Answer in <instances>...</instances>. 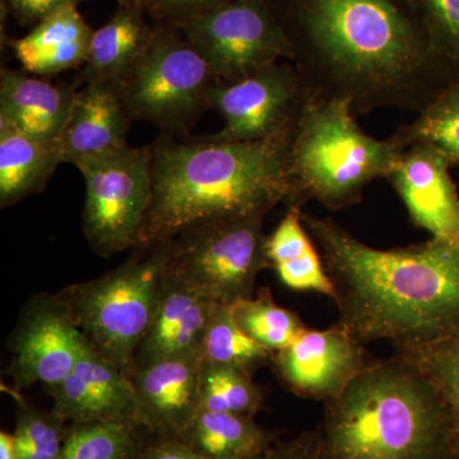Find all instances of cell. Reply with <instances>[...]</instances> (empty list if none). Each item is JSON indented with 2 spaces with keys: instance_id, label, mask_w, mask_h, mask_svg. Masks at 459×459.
<instances>
[{
  "instance_id": "obj_9",
  "label": "cell",
  "mask_w": 459,
  "mask_h": 459,
  "mask_svg": "<svg viewBox=\"0 0 459 459\" xmlns=\"http://www.w3.org/2000/svg\"><path fill=\"white\" fill-rule=\"evenodd\" d=\"M150 147H126L78 162L86 183L83 229L99 255L138 246L152 195Z\"/></svg>"
},
{
  "instance_id": "obj_11",
  "label": "cell",
  "mask_w": 459,
  "mask_h": 459,
  "mask_svg": "<svg viewBox=\"0 0 459 459\" xmlns=\"http://www.w3.org/2000/svg\"><path fill=\"white\" fill-rule=\"evenodd\" d=\"M312 98L309 87L290 60L272 63L235 82H217L210 108L223 128L204 138L219 142H255L283 137L294 129Z\"/></svg>"
},
{
  "instance_id": "obj_19",
  "label": "cell",
  "mask_w": 459,
  "mask_h": 459,
  "mask_svg": "<svg viewBox=\"0 0 459 459\" xmlns=\"http://www.w3.org/2000/svg\"><path fill=\"white\" fill-rule=\"evenodd\" d=\"M77 91L56 86L39 75L3 68L0 74V122L20 131L56 142Z\"/></svg>"
},
{
  "instance_id": "obj_28",
  "label": "cell",
  "mask_w": 459,
  "mask_h": 459,
  "mask_svg": "<svg viewBox=\"0 0 459 459\" xmlns=\"http://www.w3.org/2000/svg\"><path fill=\"white\" fill-rule=\"evenodd\" d=\"M262 403L263 392L252 371L202 362L201 410L252 418Z\"/></svg>"
},
{
  "instance_id": "obj_32",
  "label": "cell",
  "mask_w": 459,
  "mask_h": 459,
  "mask_svg": "<svg viewBox=\"0 0 459 459\" xmlns=\"http://www.w3.org/2000/svg\"><path fill=\"white\" fill-rule=\"evenodd\" d=\"M435 49L459 71V0H410Z\"/></svg>"
},
{
  "instance_id": "obj_23",
  "label": "cell",
  "mask_w": 459,
  "mask_h": 459,
  "mask_svg": "<svg viewBox=\"0 0 459 459\" xmlns=\"http://www.w3.org/2000/svg\"><path fill=\"white\" fill-rule=\"evenodd\" d=\"M140 9L120 8L93 31L84 63L87 83L117 84L146 49L155 27L148 26Z\"/></svg>"
},
{
  "instance_id": "obj_38",
  "label": "cell",
  "mask_w": 459,
  "mask_h": 459,
  "mask_svg": "<svg viewBox=\"0 0 459 459\" xmlns=\"http://www.w3.org/2000/svg\"><path fill=\"white\" fill-rule=\"evenodd\" d=\"M120 8L140 9L142 12L150 11L153 0H117Z\"/></svg>"
},
{
  "instance_id": "obj_10",
  "label": "cell",
  "mask_w": 459,
  "mask_h": 459,
  "mask_svg": "<svg viewBox=\"0 0 459 459\" xmlns=\"http://www.w3.org/2000/svg\"><path fill=\"white\" fill-rule=\"evenodd\" d=\"M177 29L222 82L292 60V50L268 0H226Z\"/></svg>"
},
{
  "instance_id": "obj_34",
  "label": "cell",
  "mask_w": 459,
  "mask_h": 459,
  "mask_svg": "<svg viewBox=\"0 0 459 459\" xmlns=\"http://www.w3.org/2000/svg\"><path fill=\"white\" fill-rule=\"evenodd\" d=\"M86 0H2L12 17L20 25H36L45 17L66 5H78Z\"/></svg>"
},
{
  "instance_id": "obj_14",
  "label": "cell",
  "mask_w": 459,
  "mask_h": 459,
  "mask_svg": "<svg viewBox=\"0 0 459 459\" xmlns=\"http://www.w3.org/2000/svg\"><path fill=\"white\" fill-rule=\"evenodd\" d=\"M49 392L53 411L63 421L74 425L137 422V395L132 377L108 360L82 333L74 369Z\"/></svg>"
},
{
  "instance_id": "obj_16",
  "label": "cell",
  "mask_w": 459,
  "mask_h": 459,
  "mask_svg": "<svg viewBox=\"0 0 459 459\" xmlns=\"http://www.w3.org/2000/svg\"><path fill=\"white\" fill-rule=\"evenodd\" d=\"M201 359L169 358L135 369L140 427L180 439L201 410Z\"/></svg>"
},
{
  "instance_id": "obj_36",
  "label": "cell",
  "mask_w": 459,
  "mask_h": 459,
  "mask_svg": "<svg viewBox=\"0 0 459 459\" xmlns=\"http://www.w3.org/2000/svg\"><path fill=\"white\" fill-rule=\"evenodd\" d=\"M140 459H207L198 455L178 437H164L152 446H147Z\"/></svg>"
},
{
  "instance_id": "obj_15",
  "label": "cell",
  "mask_w": 459,
  "mask_h": 459,
  "mask_svg": "<svg viewBox=\"0 0 459 459\" xmlns=\"http://www.w3.org/2000/svg\"><path fill=\"white\" fill-rule=\"evenodd\" d=\"M81 332L56 296L38 298L26 307L12 343L11 373L20 386L56 385L71 370L80 351Z\"/></svg>"
},
{
  "instance_id": "obj_7",
  "label": "cell",
  "mask_w": 459,
  "mask_h": 459,
  "mask_svg": "<svg viewBox=\"0 0 459 459\" xmlns=\"http://www.w3.org/2000/svg\"><path fill=\"white\" fill-rule=\"evenodd\" d=\"M220 82L204 57L177 27L161 23L146 49L115 84L129 120H143L171 134H186Z\"/></svg>"
},
{
  "instance_id": "obj_6",
  "label": "cell",
  "mask_w": 459,
  "mask_h": 459,
  "mask_svg": "<svg viewBox=\"0 0 459 459\" xmlns=\"http://www.w3.org/2000/svg\"><path fill=\"white\" fill-rule=\"evenodd\" d=\"M143 258H132L98 279L66 286L56 299L74 327L132 377L135 355L155 316L164 249L152 246Z\"/></svg>"
},
{
  "instance_id": "obj_27",
  "label": "cell",
  "mask_w": 459,
  "mask_h": 459,
  "mask_svg": "<svg viewBox=\"0 0 459 459\" xmlns=\"http://www.w3.org/2000/svg\"><path fill=\"white\" fill-rule=\"evenodd\" d=\"M232 313L247 336L273 353L285 349L307 328L295 313L277 304L270 291L238 301L232 305Z\"/></svg>"
},
{
  "instance_id": "obj_1",
  "label": "cell",
  "mask_w": 459,
  "mask_h": 459,
  "mask_svg": "<svg viewBox=\"0 0 459 459\" xmlns=\"http://www.w3.org/2000/svg\"><path fill=\"white\" fill-rule=\"evenodd\" d=\"M313 98L421 113L459 71L410 0H268Z\"/></svg>"
},
{
  "instance_id": "obj_29",
  "label": "cell",
  "mask_w": 459,
  "mask_h": 459,
  "mask_svg": "<svg viewBox=\"0 0 459 459\" xmlns=\"http://www.w3.org/2000/svg\"><path fill=\"white\" fill-rule=\"evenodd\" d=\"M394 355L427 377L442 395L455 422L459 459V333L427 346L395 350Z\"/></svg>"
},
{
  "instance_id": "obj_18",
  "label": "cell",
  "mask_w": 459,
  "mask_h": 459,
  "mask_svg": "<svg viewBox=\"0 0 459 459\" xmlns=\"http://www.w3.org/2000/svg\"><path fill=\"white\" fill-rule=\"evenodd\" d=\"M128 122L114 84L87 83L75 93L56 140L62 161L75 166L128 147Z\"/></svg>"
},
{
  "instance_id": "obj_37",
  "label": "cell",
  "mask_w": 459,
  "mask_h": 459,
  "mask_svg": "<svg viewBox=\"0 0 459 459\" xmlns=\"http://www.w3.org/2000/svg\"><path fill=\"white\" fill-rule=\"evenodd\" d=\"M0 459H20L14 434L0 433Z\"/></svg>"
},
{
  "instance_id": "obj_31",
  "label": "cell",
  "mask_w": 459,
  "mask_h": 459,
  "mask_svg": "<svg viewBox=\"0 0 459 459\" xmlns=\"http://www.w3.org/2000/svg\"><path fill=\"white\" fill-rule=\"evenodd\" d=\"M65 422L54 411L22 404L13 433L20 459H59L66 437Z\"/></svg>"
},
{
  "instance_id": "obj_4",
  "label": "cell",
  "mask_w": 459,
  "mask_h": 459,
  "mask_svg": "<svg viewBox=\"0 0 459 459\" xmlns=\"http://www.w3.org/2000/svg\"><path fill=\"white\" fill-rule=\"evenodd\" d=\"M325 404L314 459H457L451 411L398 356L371 361Z\"/></svg>"
},
{
  "instance_id": "obj_20",
  "label": "cell",
  "mask_w": 459,
  "mask_h": 459,
  "mask_svg": "<svg viewBox=\"0 0 459 459\" xmlns=\"http://www.w3.org/2000/svg\"><path fill=\"white\" fill-rule=\"evenodd\" d=\"M77 7L57 9L26 36L11 41L14 56L27 74L47 77L86 63L93 30Z\"/></svg>"
},
{
  "instance_id": "obj_8",
  "label": "cell",
  "mask_w": 459,
  "mask_h": 459,
  "mask_svg": "<svg viewBox=\"0 0 459 459\" xmlns=\"http://www.w3.org/2000/svg\"><path fill=\"white\" fill-rule=\"evenodd\" d=\"M264 217L247 214L204 222L159 243L165 271L216 304L253 298L256 277L271 267Z\"/></svg>"
},
{
  "instance_id": "obj_24",
  "label": "cell",
  "mask_w": 459,
  "mask_h": 459,
  "mask_svg": "<svg viewBox=\"0 0 459 459\" xmlns=\"http://www.w3.org/2000/svg\"><path fill=\"white\" fill-rule=\"evenodd\" d=\"M180 440L207 459H249L273 443L250 416L207 410H199Z\"/></svg>"
},
{
  "instance_id": "obj_5",
  "label": "cell",
  "mask_w": 459,
  "mask_h": 459,
  "mask_svg": "<svg viewBox=\"0 0 459 459\" xmlns=\"http://www.w3.org/2000/svg\"><path fill=\"white\" fill-rule=\"evenodd\" d=\"M346 100L310 98L289 144L287 207L316 201L340 211L359 204L368 186L388 177L403 147L367 134Z\"/></svg>"
},
{
  "instance_id": "obj_21",
  "label": "cell",
  "mask_w": 459,
  "mask_h": 459,
  "mask_svg": "<svg viewBox=\"0 0 459 459\" xmlns=\"http://www.w3.org/2000/svg\"><path fill=\"white\" fill-rule=\"evenodd\" d=\"M62 162L56 142L0 122V205L9 207L41 192Z\"/></svg>"
},
{
  "instance_id": "obj_3",
  "label": "cell",
  "mask_w": 459,
  "mask_h": 459,
  "mask_svg": "<svg viewBox=\"0 0 459 459\" xmlns=\"http://www.w3.org/2000/svg\"><path fill=\"white\" fill-rule=\"evenodd\" d=\"M291 133L255 142L160 138L150 147L152 195L138 246L152 247L228 217L267 216L277 204H286Z\"/></svg>"
},
{
  "instance_id": "obj_26",
  "label": "cell",
  "mask_w": 459,
  "mask_h": 459,
  "mask_svg": "<svg viewBox=\"0 0 459 459\" xmlns=\"http://www.w3.org/2000/svg\"><path fill=\"white\" fill-rule=\"evenodd\" d=\"M273 355L241 331L234 318L232 305H217L202 340L201 362L253 371L272 361Z\"/></svg>"
},
{
  "instance_id": "obj_2",
  "label": "cell",
  "mask_w": 459,
  "mask_h": 459,
  "mask_svg": "<svg viewBox=\"0 0 459 459\" xmlns=\"http://www.w3.org/2000/svg\"><path fill=\"white\" fill-rule=\"evenodd\" d=\"M334 289L337 325L362 346L416 349L459 333V247L431 238L376 249L332 219L303 212Z\"/></svg>"
},
{
  "instance_id": "obj_25",
  "label": "cell",
  "mask_w": 459,
  "mask_h": 459,
  "mask_svg": "<svg viewBox=\"0 0 459 459\" xmlns=\"http://www.w3.org/2000/svg\"><path fill=\"white\" fill-rule=\"evenodd\" d=\"M391 138L403 148L413 143L431 144L452 166H459V81L416 114L412 122L401 126Z\"/></svg>"
},
{
  "instance_id": "obj_30",
  "label": "cell",
  "mask_w": 459,
  "mask_h": 459,
  "mask_svg": "<svg viewBox=\"0 0 459 459\" xmlns=\"http://www.w3.org/2000/svg\"><path fill=\"white\" fill-rule=\"evenodd\" d=\"M138 427L133 421L75 424L66 433L59 459H131Z\"/></svg>"
},
{
  "instance_id": "obj_35",
  "label": "cell",
  "mask_w": 459,
  "mask_h": 459,
  "mask_svg": "<svg viewBox=\"0 0 459 459\" xmlns=\"http://www.w3.org/2000/svg\"><path fill=\"white\" fill-rule=\"evenodd\" d=\"M316 433H305L289 443L271 446L249 459H314Z\"/></svg>"
},
{
  "instance_id": "obj_17",
  "label": "cell",
  "mask_w": 459,
  "mask_h": 459,
  "mask_svg": "<svg viewBox=\"0 0 459 459\" xmlns=\"http://www.w3.org/2000/svg\"><path fill=\"white\" fill-rule=\"evenodd\" d=\"M217 305L172 277L164 265L155 316L135 355V369L162 359L199 358Z\"/></svg>"
},
{
  "instance_id": "obj_33",
  "label": "cell",
  "mask_w": 459,
  "mask_h": 459,
  "mask_svg": "<svg viewBox=\"0 0 459 459\" xmlns=\"http://www.w3.org/2000/svg\"><path fill=\"white\" fill-rule=\"evenodd\" d=\"M225 2L226 0H153L148 13L165 25L177 27Z\"/></svg>"
},
{
  "instance_id": "obj_22",
  "label": "cell",
  "mask_w": 459,
  "mask_h": 459,
  "mask_svg": "<svg viewBox=\"0 0 459 459\" xmlns=\"http://www.w3.org/2000/svg\"><path fill=\"white\" fill-rule=\"evenodd\" d=\"M267 256L281 282L289 289L334 298L333 285L318 247L305 228L301 208L287 207L285 216L267 237Z\"/></svg>"
},
{
  "instance_id": "obj_13",
  "label": "cell",
  "mask_w": 459,
  "mask_h": 459,
  "mask_svg": "<svg viewBox=\"0 0 459 459\" xmlns=\"http://www.w3.org/2000/svg\"><path fill=\"white\" fill-rule=\"evenodd\" d=\"M451 162L429 143L404 147L386 180L403 202L413 225L431 238L459 247V195Z\"/></svg>"
},
{
  "instance_id": "obj_12",
  "label": "cell",
  "mask_w": 459,
  "mask_h": 459,
  "mask_svg": "<svg viewBox=\"0 0 459 459\" xmlns=\"http://www.w3.org/2000/svg\"><path fill=\"white\" fill-rule=\"evenodd\" d=\"M364 346L340 325L307 328L285 349L274 352V370L283 385L307 400L337 397L370 364Z\"/></svg>"
}]
</instances>
